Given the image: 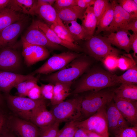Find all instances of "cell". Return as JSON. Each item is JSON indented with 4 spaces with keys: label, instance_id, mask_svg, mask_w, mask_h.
<instances>
[{
    "label": "cell",
    "instance_id": "obj_42",
    "mask_svg": "<svg viewBox=\"0 0 137 137\" xmlns=\"http://www.w3.org/2000/svg\"><path fill=\"white\" fill-rule=\"evenodd\" d=\"M70 94L71 93L69 91L63 92L54 94L50 100L51 104L53 106L58 104L64 101Z\"/></svg>",
    "mask_w": 137,
    "mask_h": 137
},
{
    "label": "cell",
    "instance_id": "obj_19",
    "mask_svg": "<svg viewBox=\"0 0 137 137\" xmlns=\"http://www.w3.org/2000/svg\"><path fill=\"white\" fill-rule=\"evenodd\" d=\"M32 74L23 75L15 73L0 70V90L8 94L19 83L33 78Z\"/></svg>",
    "mask_w": 137,
    "mask_h": 137
},
{
    "label": "cell",
    "instance_id": "obj_39",
    "mask_svg": "<svg viewBox=\"0 0 137 137\" xmlns=\"http://www.w3.org/2000/svg\"><path fill=\"white\" fill-rule=\"evenodd\" d=\"M75 6L76 0H56L52 6L57 11Z\"/></svg>",
    "mask_w": 137,
    "mask_h": 137
},
{
    "label": "cell",
    "instance_id": "obj_11",
    "mask_svg": "<svg viewBox=\"0 0 137 137\" xmlns=\"http://www.w3.org/2000/svg\"><path fill=\"white\" fill-rule=\"evenodd\" d=\"M14 46L0 49V70L14 73L21 65V56Z\"/></svg>",
    "mask_w": 137,
    "mask_h": 137
},
{
    "label": "cell",
    "instance_id": "obj_31",
    "mask_svg": "<svg viewBox=\"0 0 137 137\" xmlns=\"http://www.w3.org/2000/svg\"><path fill=\"white\" fill-rule=\"evenodd\" d=\"M50 25L49 26L50 28L61 39L73 43L75 42L64 24H60L55 23Z\"/></svg>",
    "mask_w": 137,
    "mask_h": 137
},
{
    "label": "cell",
    "instance_id": "obj_47",
    "mask_svg": "<svg viewBox=\"0 0 137 137\" xmlns=\"http://www.w3.org/2000/svg\"><path fill=\"white\" fill-rule=\"evenodd\" d=\"M131 30L133 33L137 34V18H134L128 23L126 28V30Z\"/></svg>",
    "mask_w": 137,
    "mask_h": 137
},
{
    "label": "cell",
    "instance_id": "obj_4",
    "mask_svg": "<svg viewBox=\"0 0 137 137\" xmlns=\"http://www.w3.org/2000/svg\"><path fill=\"white\" fill-rule=\"evenodd\" d=\"M82 48L83 52L90 56L102 62L108 56H119V51L111 46L106 37L99 35L91 36L85 40Z\"/></svg>",
    "mask_w": 137,
    "mask_h": 137
},
{
    "label": "cell",
    "instance_id": "obj_14",
    "mask_svg": "<svg viewBox=\"0 0 137 137\" xmlns=\"http://www.w3.org/2000/svg\"><path fill=\"white\" fill-rule=\"evenodd\" d=\"M113 101L116 107L131 126H137V101L118 98L115 95Z\"/></svg>",
    "mask_w": 137,
    "mask_h": 137
},
{
    "label": "cell",
    "instance_id": "obj_20",
    "mask_svg": "<svg viewBox=\"0 0 137 137\" xmlns=\"http://www.w3.org/2000/svg\"><path fill=\"white\" fill-rule=\"evenodd\" d=\"M35 13L49 25L55 23L63 24L53 6L42 0H38Z\"/></svg>",
    "mask_w": 137,
    "mask_h": 137
},
{
    "label": "cell",
    "instance_id": "obj_50",
    "mask_svg": "<svg viewBox=\"0 0 137 137\" xmlns=\"http://www.w3.org/2000/svg\"><path fill=\"white\" fill-rule=\"evenodd\" d=\"M84 129L87 133L89 137H105L94 132Z\"/></svg>",
    "mask_w": 137,
    "mask_h": 137
},
{
    "label": "cell",
    "instance_id": "obj_38",
    "mask_svg": "<svg viewBox=\"0 0 137 137\" xmlns=\"http://www.w3.org/2000/svg\"><path fill=\"white\" fill-rule=\"evenodd\" d=\"M54 85L49 83L47 84H41L40 86L41 95L45 99H52L53 95Z\"/></svg>",
    "mask_w": 137,
    "mask_h": 137
},
{
    "label": "cell",
    "instance_id": "obj_15",
    "mask_svg": "<svg viewBox=\"0 0 137 137\" xmlns=\"http://www.w3.org/2000/svg\"><path fill=\"white\" fill-rule=\"evenodd\" d=\"M9 128L20 137H39L40 129L31 122L17 117L9 118Z\"/></svg>",
    "mask_w": 137,
    "mask_h": 137
},
{
    "label": "cell",
    "instance_id": "obj_8",
    "mask_svg": "<svg viewBox=\"0 0 137 137\" xmlns=\"http://www.w3.org/2000/svg\"><path fill=\"white\" fill-rule=\"evenodd\" d=\"M107 106L88 118L78 121V127L94 132L105 137H109L106 112Z\"/></svg>",
    "mask_w": 137,
    "mask_h": 137
},
{
    "label": "cell",
    "instance_id": "obj_27",
    "mask_svg": "<svg viewBox=\"0 0 137 137\" xmlns=\"http://www.w3.org/2000/svg\"><path fill=\"white\" fill-rule=\"evenodd\" d=\"M113 90L115 96L118 98L137 101L136 84L121 83L119 87Z\"/></svg>",
    "mask_w": 137,
    "mask_h": 137
},
{
    "label": "cell",
    "instance_id": "obj_6",
    "mask_svg": "<svg viewBox=\"0 0 137 137\" xmlns=\"http://www.w3.org/2000/svg\"><path fill=\"white\" fill-rule=\"evenodd\" d=\"M8 104L14 112L25 120L28 121L31 111L39 106L46 104L45 99L42 98L33 100L25 97L7 94L5 96Z\"/></svg>",
    "mask_w": 137,
    "mask_h": 137
},
{
    "label": "cell",
    "instance_id": "obj_16",
    "mask_svg": "<svg viewBox=\"0 0 137 137\" xmlns=\"http://www.w3.org/2000/svg\"><path fill=\"white\" fill-rule=\"evenodd\" d=\"M34 21L51 42L64 47L76 52H83L82 48L77 44L64 40L59 37L47 24L39 20Z\"/></svg>",
    "mask_w": 137,
    "mask_h": 137
},
{
    "label": "cell",
    "instance_id": "obj_10",
    "mask_svg": "<svg viewBox=\"0 0 137 137\" xmlns=\"http://www.w3.org/2000/svg\"><path fill=\"white\" fill-rule=\"evenodd\" d=\"M27 22L25 17L0 31V49L14 46Z\"/></svg>",
    "mask_w": 137,
    "mask_h": 137
},
{
    "label": "cell",
    "instance_id": "obj_18",
    "mask_svg": "<svg viewBox=\"0 0 137 137\" xmlns=\"http://www.w3.org/2000/svg\"><path fill=\"white\" fill-rule=\"evenodd\" d=\"M29 120L39 128L52 125L56 122L51 111L47 109L46 104L32 110Z\"/></svg>",
    "mask_w": 137,
    "mask_h": 137
},
{
    "label": "cell",
    "instance_id": "obj_13",
    "mask_svg": "<svg viewBox=\"0 0 137 137\" xmlns=\"http://www.w3.org/2000/svg\"><path fill=\"white\" fill-rule=\"evenodd\" d=\"M106 112L109 132L114 135L122 129L130 125L117 108L113 100L107 106Z\"/></svg>",
    "mask_w": 137,
    "mask_h": 137
},
{
    "label": "cell",
    "instance_id": "obj_36",
    "mask_svg": "<svg viewBox=\"0 0 137 137\" xmlns=\"http://www.w3.org/2000/svg\"><path fill=\"white\" fill-rule=\"evenodd\" d=\"M115 137H137V126L129 125L120 130Z\"/></svg>",
    "mask_w": 137,
    "mask_h": 137
},
{
    "label": "cell",
    "instance_id": "obj_45",
    "mask_svg": "<svg viewBox=\"0 0 137 137\" xmlns=\"http://www.w3.org/2000/svg\"><path fill=\"white\" fill-rule=\"evenodd\" d=\"M26 81L19 83L15 87L17 90L18 96L25 97L27 96L28 92L26 88Z\"/></svg>",
    "mask_w": 137,
    "mask_h": 137
},
{
    "label": "cell",
    "instance_id": "obj_35",
    "mask_svg": "<svg viewBox=\"0 0 137 137\" xmlns=\"http://www.w3.org/2000/svg\"><path fill=\"white\" fill-rule=\"evenodd\" d=\"M117 3L129 14L137 17V4L133 0H118Z\"/></svg>",
    "mask_w": 137,
    "mask_h": 137
},
{
    "label": "cell",
    "instance_id": "obj_43",
    "mask_svg": "<svg viewBox=\"0 0 137 137\" xmlns=\"http://www.w3.org/2000/svg\"><path fill=\"white\" fill-rule=\"evenodd\" d=\"M27 96L29 98L34 100L43 98L41 94L40 86L37 84L29 91Z\"/></svg>",
    "mask_w": 137,
    "mask_h": 137
},
{
    "label": "cell",
    "instance_id": "obj_34",
    "mask_svg": "<svg viewBox=\"0 0 137 137\" xmlns=\"http://www.w3.org/2000/svg\"><path fill=\"white\" fill-rule=\"evenodd\" d=\"M60 123L56 121L51 125L40 128L39 137H56Z\"/></svg>",
    "mask_w": 137,
    "mask_h": 137
},
{
    "label": "cell",
    "instance_id": "obj_54",
    "mask_svg": "<svg viewBox=\"0 0 137 137\" xmlns=\"http://www.w3.org/2000/svg\"><path fill=\"white\" fill-rule=\"evenodd\" d=\"M3 98L0 92V105L3 104Z\"/></svg>",
    "mask_w": 137,
    "mask_h": 137
},
{
    "label": "cell",
    "instance_id": "obj_28",
    "mask_svg": "<svg viewBox=\"0 0 137 137\" xmlns=\"http://www.w3.org/2000/svg\"><path fill=\"white\" fill-rule=\"evenodd\" d=\"M75 42L85 40L89 38L81 25L77 20L63 22Z\"/></svg>",
    "mask_w": 137,
    "mask_h": 137
},
{
    "label": "cell",
    "instance_id": "obj_21",
    "mask_svg": "<svg viewBox=\"0 0 137 137\" xmlns=\"http://www.w3.org/2000/svg\"><path fill=\"white\" fill-rule=\"evenodd\" d=\"M38 0H10L7 7L15 11L31 15H36Z\"/></svg>",
    "mask_w": 137,
    "mask_h": 137
},
{
    "label": "cell",
    "instance_id": "obj_5",
    "mask_svg": "<svg viewBox=\"0 0 137 137\" xmlns=\"http://www.w3.org/2000/svg\"><path fill=\"white\" fill-rule=\"evenodd\" d=\"M81 97L77 96L53 106L51 111L56 121L63 122L82 120L80 110Z\"/></svg>",
    "mask_w": 137,
    "mask_h": 137
},
{
    "label": "cell",
    "instance_id": "obj_17",
    "mask_svg": "<svg viewBox=\"0 0 137 137\" xmlns=\"http://www.w3.org/2000/svg\"><path fill=\"white\" fill-rule=\"evenodd\" d=\"M116 1L113 20L105 31L110 33L120 30L128 31L126 28L128 23L133 19L137 18L126 11Z\"/></svg>",
    "mask_w": 137,
    "mask_h": 137
},
{
    "label": "cell",
    "instance_id": "obj_55",
    "mask_svg": "<svg viewBox=\"0 0 137 137\" xmlns=\"http://www.w3.org/2000/svg\"><path fill=\"white\" fill-rule=\"evenodd\" d=\"M133 1L136 4H137V0H133Z\"/></svg>",
    "mask_w": 137,
    "mask_h": 137
},
{
    "label": "cell",
    "instance_id": "obj_23",
    "mask_svg": "<svg viewBox=\"0 0 137 137\" xmlns=\"http://www.w3.org/2000/svg\"><path fill=\"white\" fill-rule=\"evenodd\" d=\"M86 9L77 6L66 8L56 11L58 16L63 22L82 19Z\"/></svg>",
    "mask_w": 137,
    "mask_h": 137
},
{
    "label": "cell",
    "instance_id": "obj_25",
    "mask_svg": "<svg viewBox=\"0 0 137 137\" xmlns=\"http://www.w3.org/2000/svg\"><path fill=\"white\" fill-rule=\"evenodd\" d=\"M26 16L24 14L6 7L0 10V31Z\"/></svg>",
    "mask_w": 137,
    "mask_h": 137
},
{
    "label": "cell",
    "instance_id": "obj_53",
    "mask_svg": "<svg viewBox=\"0 0 137 137\" xmlns=\"http://www.w3.org/2000/svg\"><path fill=\"white\" fill-rule=\"evenodd\" d=\"M1 137H15L9 133L8 130Z\"/></svg>",
    "mask_w": 137,
    "mask_h": 137
},
{
    "label": "cell",
    "instance_id": "obj_24",
    "mask_svg": "<svg viewBox=\"0 0 137 137\" xmlns=\"http://www.w3.org/2000/svg\"><path fill=\"white\" fill-rule=\"evenodd\" d=\"M81 21V25L89 38L93 36L97 23L93 7H89L86 9Z\"/></svg>",
    "mask_w": 137,
    "mask_h": 137
},
{
    "label": "cell",
    "instance_id": "obj_37",
    "mask_svg": "<svg viewBox=\"0 0 137 137\" xmlns=\"http://www.w3.org/2000/svg\"><path fill=\"white\" fill-rule=\"evenodd\" d=\"M119 56L112 55L108 56L102 62L108 70L110 71H114L118 68V59Z\"/></svg>",
    "mask_w": 137,
    "mask_h": 137
},
{
    "label": "cell",
    "instance_id": "obj_48",
    "mask_svg": "<svg viewBox=\"0 0 137 137\" xmlns=\"http://www.w3.org/2000/svg\"><path fill=\"white\" fill-rule=\"evenodd\" d=\"M38 77H35L33 78L26 81L25 86L28 93L30 90L37 84V82L38 80Z\"/></svg>",
    "mask_w": 137,
    "mask_h": 137
},
{
    "label": "cell",
    "instance_id": "obj_51",
    "mask_svg": "<svg viewBox=\"0 0 137 137\" xmlns=\"http://www.w3.org/2000/svg\"><path fill=\"white\" fill-rule=\"evenodd\" d=\"M10 0H0V10L7 7Z\"/></svg>",
    "mask_w": 137,
    "mask_h": 137
},
{
    "label": "cell",
    "instance_id": "obj_33",
    "mask_svg": "<svg viewBox=\"0 0 137 137\" xmlns=\"http://www.w3.org/2000/svg\"><path fill=\"white\" fill-rule=\"evenodd\" d=\"M109 2V1L107 0H95L93 8L97 21V26L106 11Z\"/></svg>",
    "mask_w": 137,
    "mask_h": 137
},
{
    "label": "cell",
    "instance_id": "obj_32",
    "mask_svg": "<svg viewBox=\"0 0 137 137\" xmlns=\"http://www.w3.org/2000/svg\"><path fill=\"white\" fill-rule=\"evenodd\" d=\"M136 65V62L129 54H124L118 57V68L122 71H126Z\"/></svg>",
    "mask_w": 137,
    "mask_h": 137
},
{
    "label": "cell",
    "instance_id": "obj_22",
    "mask_svg": "<svg viewBox=\"0 0 137 137\" xmlns=\"http://www.w3.org/2000/svg\"><path fill=\"white\" fill-rule=\"evenodd\" d=\"M129 33V31H119L110 33L106 37L111 44L124 50L128 54H129L131 49L129 38L128 36Z\"/></svg>",
    "mask_w": 137,
    "mask_h": 137
},
{
    "label": "cell",
    "instance_id": "obj_52",
    "mask_svg": "<svg viewBox=\"0 0 137 137\" xmlns=\"http://www.w3.org/2000/svg\"><path fill=\"white\" fill-rule=\"evenodd\" d=\"M42 1L52 6L53 5L56 1L55 0H42Z\"/></svg>",
    "mask_w": 137,
    "mask_h": 137
},
{
    "label": "cell",
    "instance_id": "obj_12",
    "mask_svg": "<svg viewBox=\"0 0 137 137\" xmlns=\"http://www.w3.org/2000/svg\"><path fill=\"white\" fill-rule=\"evenodd\" d=\"M22 42V55L28 66H31L38 62L44 60L49 57V51L45 47Z\"/></svg>",
    "mask_w": 137,
    "mask_h": 137
},
{
    "label": "cell",
    "instance_id": "obj_40",
    "mask_svg": "<svg viewBox=\"0 0 137 137\" xmlns=\"http://www.w3.org/2000/svg\"><path fill=\"white\" fill-rule=\"evenodd\" d=\"M9 118L3 112L0 111V137L8 130Z\"/></svg>",
    "mask_w": 137,
    "mask_h": 137
},
{
    "label": "cell",
    "instance_id": "obj_44",
    "mask_svg": "<svg viewBox=\"0 0 137 137\" xmlns=\"http://www.w3.org/2000/svg\"><path fill=\"white\" fill-rule=\"evenodd\" d=\"M128 35L129 36L131 50L133 51V56L135 59L137 58V34H131L129 32Z\"/></svg>",
    "mask_w": 137,
    "mask_h": 137
},
{
    "label": "cell",
    "instance_id": "obj_9",
    "mask_svg": "<svg viewBox=\"0 0 137 137\" xmlns=\"http://www.w3.org/2000/svg\"><path fill=\"white\" fill-rule=\"evenodd\" d=\"M22 41L28 44L44 46L51 51L61 50L63 46L50 41L33 21L22 38Z\"/></svg>",
    "mask_w": 137,
    "mask_h": 137
},
{
    "label": "cell",
    "instance_id": "obj_49",
    "mask_svg": "<svg viewBox=\"0 0 137 137\" xmlns=\"http://www.w3.org/2000/svg\"><path fill=\"white\" fill-rule=\"evenodd\" d=\"M74 137H89V136L84 129L78 127Z\"/></svg>",
    "mask_w": 137,
    "mask_h": 137
},
{
    "label": "cell",
    "instance_id": "obj_26",
    "mask_svg": "<svg viewBox=\"0 0 137 137\" xmlns=\"http://www.w3.org/2000/svg\"><path fill=\"white\" fill-rule=\"evenodd\" d=\"M116 0L109 2L107 8L97 26L95 36L99 35L102 31H105L112 23L113 19Z\"/></svg>",
    "mask_w": 137,
    "mask_h": 137
},
{
    "label": "cell",
    "instance_id": "obj_7",
    "mask_svg": "<svg viewBox=\"0 0 137 137\" xmlns=\"http://www.w3.org/2000/svg\"><path fill=\"white\" fill-rule=\"evenodd\" d=\"M82 54L73 52L54 54L32 74L47 75L61 69L68 63Z\"/></svg>",
    "mask_w": 137,
    "mask_h": 137
},
{
    "label": "cell",
    "instance_id": "obj_3",
    "mask_svg": "<svg viewBox=\"0 0 137 137\" xmlns=\"http://www.w3.org/2000/svg\"><path fill=\"white\" fill-rule=\"evenodd\" d=\"M81 96L80 110L82 120L96 112L113 100L115 94L113 90L106 88L98 91H89Z\"/></svg>",
    "mask_w": 137,
    "mask_h": 137
},
{
    "label": "cell",
    "instance_id": "obj_29",
    "mask_svg": "<svg viewBox=\"0 0 137 137\" xmlns=\"http://www.w3.org/2000/svg\"><path fill=\"white\" fill-rule=\"evenodd\" d=\"M116 80L118 84H137V67L136 65L126 70L122 75H115Z\"/></svg>",
    "mask_w": 137,
    "mask_h": 137
},
{
    "label": "cell",
    "instance_id": "obj_2",
    "mask_svg": "<svg viewBox=\"0 0 137 137\" xmlns=\"http://www.w3.org/2000/svg\"><path fill=\"white\" fill-rule=\"evenodd\" d=\"M92 61L82 54L72 60L62 68L43 77L41 79L54 84L57 82H73L89 68Z\"/></svg>",
    "mask_w": 137,
    "mask_h": 137
},
{
    "label": "cell",
    "instance_id": "obj_41",
    "mask_svg": "<svg viewBox=\"0 0 137 137\" xmlns=\"http://www.w3.org/2000/svg\"><path fill=\"white\" fill-rule=\"evenodd\" d=\"M73 83L57 82L54 84L53 95L65 92L70 91L71 87Z\"/></svg>",
    "mask_w": 137,
    "mask_h": 137
},
{
    "label": "cell",
    "instance_id": "obj_30",
    "mask_svg": "<svg viewBox=\"0 0 137 137\" xmlns=\"http://www.w3.org/2000/svg\"><path fill=\"white\" fill-rule=\"evenodd\" d=\"M77 121L66 122L64 126L59 130L56 137H74L78 127Z\"/></svg>",
    "mask_w": 137,
    "mask_h": 137
},
{
    "label": "cell",
    "instance_id": "obj_46",
    "mask_svg": "<svg viewBox=\"0 0 137 137\" xmlns=\"http://www.w3.org/2000/svg\"><path fill=\"white\" fill-rule=\"evenodd\" d=\"M95 0H76V6L83 9L93 5Z\"/></svg>",
    "mask_w": 137,
    "mask_h": 137
},
{
    "label": "cell",
    "instance_id": "obj_1",
    "mask_svg": "<svg viewBox=\"0 0 137 137\" xmlns=\"http://www.w3.org/2000/svg\"><path fill=\"white\" fill-rule=\"evenodd\" d=\"M76 83L71 94H79L90 91H98L118 84L115 75L98 68L89 69Z\"/></svg>",
    "mask_w": 137,
    "mask_h": 137
}]
</instances>
